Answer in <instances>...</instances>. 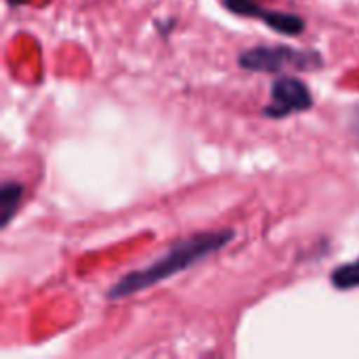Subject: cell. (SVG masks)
I'll use <instances>...</instances> for the list:
<instances>
[{
  "label": "cell",
  "mask_w": 359,
  "mask_h": 359,
  "mask_svg": "<svg viewBox=\"0 0 359 359\" xmlns=\"http://www.w3.org/2000/svg\"><path fill=\"white\" fill-rule=\"evenodd\" d=\"M236 238V229L225 227V229H215V231H198L187 238H181L168 246L164 255H160L156 261L141 269H133L126 276H122L118 282H114L105 299L107 301H122L128 297H135L147 288L158 286L160 282L191 269L194 265L206 261L210 255L227 248Z\"/></svg>",
  "instance_id": "cell-1"
},
{
  "label": "cell",
  "mask_w": 359,
  "mask_h": 359,
  "mask_svg": "<svg viewBox=\"0 0 359 359\" xmlns=\"http://www.w3.org/2000/svg\"><path fill=\"white\" fill-rule=\"evenodd\" d=\"M238 65L252 74H288L318 72L326 65L324 55L313 48H297L290 44H261L246 48L238 57Z\"/></svg>",
  "instance_id": "cell-2"
},
{
  "label": "cell",
  "mask_w": 359,
  "mask_h": 359,
  "mask_svg": "<svg viewBox=\"0 0 359 359\" xmlns=\"http://www.w3.org/2000/svg\"><path fill=\"white\" fill-rule=\"evenodd\" d=\"M269 103L263 107V118L286 120L294 114L309 111L313 107V95L307 82L292 74H278L269 88Z\"/></svg>",
  "instance_id": "cell-3"
},
{
  "label": "cell",
  "mask_w": 359,
  "mask_h": 359,
  "mask_svg": "<svg viewBox=\"0 0 359 359\" xmlns=\"http://www.w3.org/2000/svg\"><path fill=\"white\" fill-rule=\"evenodd\" d=\"M221 4L240 17H252V19H261L267 27H271L276 34L282 36H299L305 32L307 23L301 15L290 13V11H278V8H267L263 4H259L257 0H221Z\"/></svg>",
  "instance_id": "cell-4"
},
{
  "label": "cell",
  "mask_w": 359,
  "mask_h": 359,
  "mask_svg": "<svg viewBox=\"0 0 359 359\" xmlns=\"http://www.w3.org/2000/svg\"><path fill=\"white\" fill-rule=\"evenodd\" d=\"M23 183L19 181H4L0 185V227L6 229L13 221V217L17 215L21 200H23Z\"/></svg>",
  "instance_id": "cell-5"
},
{
  "label": "cell",
  "mask_w": 359,
  "mask_h": 359,
  "mask_svg": "<svg viewBox=\"0 0 359 359\" xmlns=\"http://www.w3.org/2000/svg\"><path fill=\"white\" fill-rule=\"evenodd\" d=\"M330 284L341 290V292H347V290H358L359 288V257L355 261H349V263H343L339 267H334L330 271Z\"/></svg>",
  "instance_id": "cell-6"
},
{
  "label": "cell",
  "mask_w": 359,
  "mask_h": 359,
  "mask_svg": "<svg viewBox=\"0 0 359 359\" xmlns=\"http://www.w3.org/2000/svg\"><path fill=\"white\" fill-rule=\"evenodd\" d=\"M177 27V19H168V21H156V29L162 38H168L170 32Z\"/></svg>",
  "instance_id": "cell-7"
},
{
  "label": "cell",
  "mask_w": 359,
  "mask_h": 359,
  "mask_svg": "<svg viewBox=\"0 0 359 359\" xmlns=\"http://www.w3.org/2000/svg\"><path fill=\"white\" fill-rule=\"evenodd\" d=\"M349 130H351V137L355 139V143L359 145V105H355V107H353V111H351Z\"/></svg>",
  "instance_id": "cell-8"
}]
</instances>
